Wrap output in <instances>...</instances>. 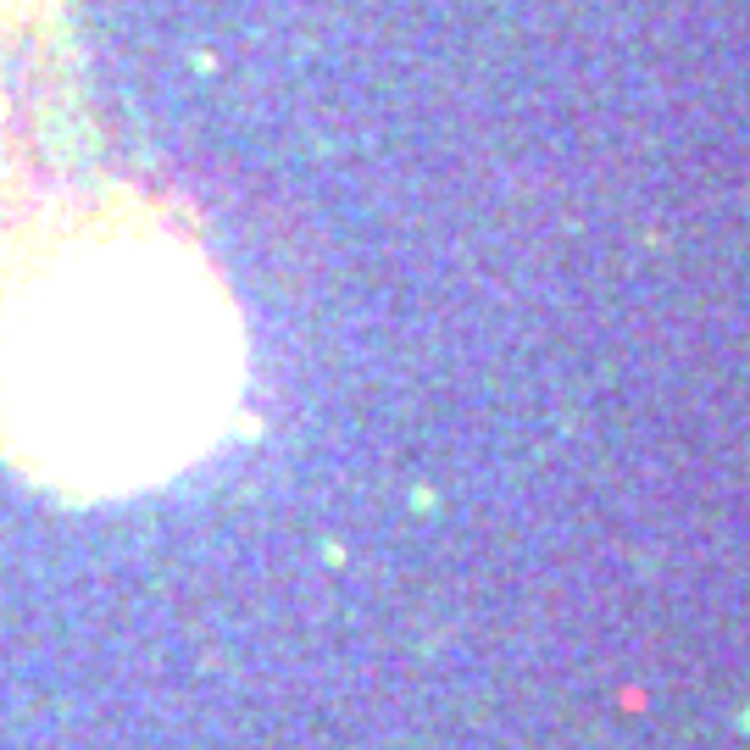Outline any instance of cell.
<instances>
[{"label": "cell", "instance_id": "1", "mask_svg": "<svg viewBox=\"0 0 750 750\" xmlns=\"http://www.w3.org/2000/svg\"><path fill=\"white\" fill-rule=\"evenodd\" d=\"M245 329L217 262L134 195H56L0 239V456L106 500L195 467L239 412Z\"/></svg>", "mask_w": 750, "mask_h": 750}, {"label": "cell", "instance_id": "2", "mask_svg": "<svg viewBox=\"0 0 750 750\" xmlns=\"http://www.w3.org/2000/svg\"><path fill=\"white\" fill-rule=\"evenodd\" d=\"M28 28H7L0 23V239L17 234L39 206L56 201L50 190V167L45 156V134H34L28 122V100H34V73H28Z\"/></svg>", "mask_w": 750, "mask_h": 750}]
</instances>
